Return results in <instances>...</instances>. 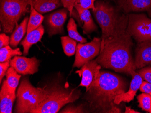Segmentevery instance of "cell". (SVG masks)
<instances>
[{"label":"cell","instance_id":"ac0fdd59","mask_svg":"<svg viewBox=\"0 0 151 113\" xmlns=\"http://www.w3.org/2000/svg\"><path fill=\"white\" fill-rule=\"evenodd\" d=\"M32 1L34 8L41 14L52 11L63 6L61 0H32Z\"/></svg>","mask_w":151,"mask_h":113},{"label":"cell","instance_id":"5b68a950","mask_svg":"<svg viewBox=\"0 0 151 113\" xmlns=\"http://www.w3.org/2000/svg\"><path fill=\"white\" fill-rule=\"evenodd\" d=\"M32 0H0V21L4 33L11 34L20 18L30 12Z\"/></svg>","mask_w":151,"mask_h":113},{"label":"cell","instance_id":"d4e9b609","mask_svg":"<svg viewBox=\"0 0 151 113\" xmlns=\"http://www.w3.org/2000/svg\"><path fill=\"white\" fill-rule=\"evenodd\" d=\"M139 107L143 110L151 113V96L142 92L137 97Z\"/></svg>","mask_w":151,"mask_h":113},{"label":"cell","instance_id":"30bf717a","mask_svg":"<svg viewBox=\"0 0 151 113\" xmlns=\"http://www.w3.org/2000/svg\"><path fill=\"white\" fill-rule=\"evenodd\" d=\"M40 60L36 57L27 58L25 56H15L10 60V66L18 74L23 75H34L39 71Z\"/></svg>","mask_w":151,"mask_h":113},{"label":"cell","instance_id":"7402d4cb","mask_svg":"<svg viewBox=\"0 0 151 113\" xmlns=\"http://www.w3.org/2000/svg\"><path fill=\"white\" fill-rule=\"evenodd\" d=\"M63 51L68 56H71L75 54L77 49V41L69 36H63L61 38Z\"/></svg>","mask_w":151,"mask_h":113},{"label":"cell","instance_id":"f1b7e54d","mask_svg":"<svg viewBox=\"0 0 151 113\" xmlns=\"http://www.w3.org/2000/svg\"><path fill=\"white\" fill-rule=\"evenodd\" d=\"M64 8H66L69 12L70 16L74 8V5L77 0H61Z\"/></svg>","mask_w":151,"mask_h":113},{"label":"cell","instance_id":"5bb4252c","mask_svg":"<svg viewBox=\"0 0 151 113\" xmlns=\"http://www.w3.org/2000/svg\"><path fill=\"white\" fill-rule=\"evenodd\" d=\"M135 52V64L137 69L151 65V40L138 43Z\"/></svg>","mask_w":151,"mask_h":113},{"label":"cell","instance_id":"4fadbf2b","mask_svg":"<svg viewBox=\"0 0 151 113\" xmlns=\"http://www.w3.org/2000/svg\"><path fill=\"white\" fill-rule=\"evenodd\" d=\"M130 75L132 76V80L130 84L129 88L127 92L115 97L114 102L116 105H119L122 102L129 103L133 101L143 82L142 77L135 71H133Z\"/></svg>","mask_w":151,"mask_h":113},{"label":"cell","instance_id":"8992f818","mask_svg":"<svg viewBox=\"0 0 151 113\" xmlns=\"http://www.w3.org/2000/svg\"><path fill=\"white\" fill-rule=\"evenodd\" d=\"M17 98L14 113H33L43 101V88L34 87L29 77H24L17 91Z\"/></svg>","mask_w":151,"mask_h":113},{"label":"cell","instance_id":"277c9868","mask_svg":"<svg viewBox=\"0 0 151 113\" xmlns=\"http://www.w3.org/2000/svg\"><path fill=\"white\" fill-rule=\"evenodd\" d=\"M44 99L33 113H56L66 104L80 97L81 90L66 87L57 81L42 87Z\"/></svg>","mask_w":151,"mask_h":113},{"label":"cell","instance_id":"4316f807","mask_svg":"<svg viewBox=\"0 0 151 113\" xmlns=\"http://www.w3.org/2000/svg\"><path fill=\"white\" fill-rule=\"evenodd\" d=\"M96 0H77L75 5L85 9H91L92 11H96L95 3Z\"/></svg>","mask_w":151,"mask_h":113},{"label":"cell","instance_id":"ffe728a7","mask_svg":"<svg viewBox=\"0 0 151 113\" xmlns=\"http://www.w3.org/2000/svg\"><path fill=\"white\" fill-rule=\"evenodd\" d=\"M44 18L45 17L43 15L37 11L31 5L30 16L27 26V34H28L31 31L35 30L42 25Z\"/></svg>","mask_w":151,"mask_h":113},{"label":"cell","instance_id":"7c38bea8","mask_svg":"<svg viewBox=\"0 0 151 113\" xmlns=\"http://www.w3.org/2000/svg\"><path fill=\"white\" fill-rule=\"evenodd\" d=\"M101 66L96 61L92 60L86 63L79 70L76 71L81 77V82L79 87H84L87 89L93 81L95 77L101 70Z\"/></svg>","mask_w":151,"mask_h":113},{"label":"cell","instance_id":"d6986e66","mask_svg":"<svg viewBox=\"0 0 151 113\" xmlns=\"http://www.w3.org/2000/svg\"><path fill=\"white\" fill-rule=\"evenodd\" d=\"M29 18L26 16L22 21L16 26L15 30L10 37V44L12 48H16L22 40L25 33H27V26Z\"/></svg>","mask_w":151,"mask_h":113},{"label":"cell","instance_id":"6da1fadb","mask_svg":"<svg viewBox=\"0 0 151 113\" xmlns=\"http://www.w3.org/2000/svg\"><path fill=\"white\" fill-rule=\"evenodd\" d=\"M128 84L124 78L106 71L98 72L82 97L90 113H120L114 103L115 97L127 91Z\"/></svg>","mask_w":151,"mask_h":113},{"label":"cell","instance_id":"603a6c76","mask_svg":"<svg viewBox=\"0 0 151 113\" xmlns=\"http://www.w3.org/2000/svg\"><path fill=\"white\" fill-rule=\"evenodd\" d=\"M77 24L76 23L73 18H71L67 25V30L68 36L77 42L81 43H85L87 42V39L81 36L78 32Z\"/></svg>","mask_w":151,"mask_h":113},{"label":"cell","instance_id":"ba28073f","mask_svg":"<svg viewBox=\"0 0 151 113\" xmlns=\"http://www.w3.org/2000/svg\"><path fill=\"white\" fill-rule=\"evenodd\" d=\"M101 39L95 37L90 43L77 45L73 68L82 67L86 63L98 56L101 51Z\"/></svg>","mask_w":151,"mask_h":113},{"label":"cell","instance_id":"9c48e42d","mask_svg":"<svg viewBox=\"0 0 151 113\" xmlns=\"http://www.w3.org/2000/svg\"><path fill=\"white\" fill-rule=\"evenodd\" d=\"M68 11L67 9L64 8L45 16L44 21L49 37L56 34L63 35L65 33L63 26L67 20Z\"/></svg>","mask_w":151,"mask_h":113},{"label":"cell","instance_id":"8fae6325","mask_svg":"<svg viewBox=\"0 0 151 113\" xmlns=\"http://www.w3.org/2000/svg\"><path fill=\"white\" fill-rule=\"evenodd\" d=\"M125 14L147 11L151 8V0H108Z\"/></svg>","mask_w":151,"mask_h":113},{"label":"cell","instance_id":"3957f363","mask_svg":"<svg viewBox=\"0 0 151 113\" xmlns=\"http://www.w3.org/2000/svg\"><path fill=\"white\" fill-rule=\"evenodd\" d=\"M96 11H92L102 30L101 50L108 40L126 32L128 14H124L108 0H96Z\"/></svg>","mask_w":151,"mask_h":113},{"label":"cell","instance_id":"44dd1931","mask_svg":"<svg viewBox=\"0 0 151 113\" xmlns=\"http://www.w3.org/2000/svg\"><path fill=\"white\" fill-rule=\"evenodd\" d=\"M6 82L10 91L16 92V89L19 83L21 75L12 67L8 68L6 75Z\"/></svg>","mask_w":151,"mask_h":113},{"label":"cell","instance_id":"cb8c5ba5","mask_svg":"<svg viewBox=\"0 0 151 113\" xmlns=\"http://www.w3.org/2000/svg\"><path fill=\"white\" fill-rule=\"evenodd\" d=\"M22 52L19 48L12 49L9 45L4 46L0 49V62H6L11 60V58L17 55H21Z\"/></svg>","mask_w":151,"mask_h":113},{"label":"cell","instance_id":"52a82bcc","mask_svg":"<svg viewBox=\"0 0 151 113\" xmlns=\"http://www.w3.org/2000/svg\"><path fill=\"white\" fill-rule=\"evenodd\" d=\"M126 32L138 43L151 40V18L144 13L128 14Z\"/></svg>","mask_w":151,"mask_h":113},{"label":"cell","instance_id":"4dcf8cb0","mask_svg":"<svg viewBox=\"0 0 151 113\" xmlns=\"http://www.w3.org/2000/svg\"><path fill=\"white\" fill-rule=\"evenodd\" d=\"M139 90L142 92L147 93L151 96V83L143 81L141 85Z\"/></svg>","mask_w":151,"mask_h":113},{"label":"cell","instance_id":"2e32d148","mask_svg":"<svg viewBox=\"0 0 151 113\" xmlns=\"http://www.w3.org/2000/svg\"><path fill=\"white\" fill-rule=\"evenodd\" d=\"M0 91V113H12L13 105L17 98L16 92L10 91L6 79L2 82Z\"/></svg>","mask_w":151,"mask_h":113},{"label":"cell","instance_id":"e0dca14e","mask_svg":"<svg viewBox=\"0 0 151 113\" xmlns=\"http://www.w3.org/2000/svg\"><path fill=\"white\" fill-rule=\"evenodd\" d=\"M45 33V28L43 25L36 28L35 30L27 34L25 38L20 43L23 48V55L26 56L29 54V49L33 45L41 41Z\"/></svg>","mask_w":151,"mask_h":113},{"label":"cell","instance_id":"484cf974","mask_svg":"<svg viewBox=\"0 0 151 113\" xmlns=\"http://www.w3.org/2000/svg\"><path fill=\"white\" fill-rule=\"evenodd\" d=\"M60 113H90L88 108H86L83 104L75 105L73 103L68 104L65 108L59 111Z\"/></svg>","mask_w":151,"mask_h":113},{"label":"cell","instance_id":"7a4b0ae2","mask_svg":"<svg viewBox=\"0 0 151 113\" xmlns=\"http://www.w3.org/2000/svg\"><path fill=\"white\" fill-rule=\"evenodd\" d=\"M133 45L132 37L126 31L107 40L95 60L103 68L130 75L137 69L131 54Z\"/></svg>","mask_w":151,"mask_h":113},{"label":"cell","instance_id":"1f68e13d","mask_svg":"<svg viewBox=\"0 0 151 113\" xmlns=\"http://www.w3.org/2000/svg\"><path fill=\"white\" fill-rule=\"evenodd\" d=\"M10 39L9 36L6 35L4 33L0 35V48H3L10 44Z\"/></svg>","mask_w":151,"mask_h":113},{"label":"cell","instance_id":"9a60e30c","mask_svg":"<svg viewBox=\"0 0 151 113\" xmlns=\"http://www.w3.org/2000/svg\"><path fill=\"white\" fill-rule=\"evenodd\" d=\"M74 8L78 14V23L82 28L83 34L89 35L92 32L97 31L98 28L94 23L89 10L83 9L77 5H74Z\"/></svg>","mask_w":151,"mask_h":113},{"label":"cell","instance_id":"f546056e","mask_svg":"<svg viewBox=\"0 0 151 113\" xmlns=\"http://www.w3.org/2000/svg\"><path fill=\"white\" fill-rule=\"evenodd\" d=\"M10 60L0 63V82L1 83L3 77L10 66Z\"/></svg>","mask_w":151,"mask_h":113},{"label":"cell","instance_id":"d6a6232c","mask_svg":"<svg viewBox=\"0 0 151 113\" xmlns=\"http://www.w3.org/2000/svg\"><path fill=\"white\" fill-rule=\"evenodd\" d=\"M125 113H140L139 111H136L134 109H132L130 107L125 106Z\"/></svg>","mask_w":151,"mask_h":113},{"label":"cell","instance_id":"836d02e7","mask_svg":"<svg viewBox=\"0 0 151 113\" xmlns=\"http://www.w3.org/2000/svg\"><path fill=\"white\" fill-rule=\"evenodd\" d=\"M147 12L149 17L151 18V8L147 11Z\"/></svg>","mask_w":151,"mask_h":113},{"label":"cell","instance_id":"83f0119b","mask_svg":"<svg viewBox=\"0 0 151 113\" xmlns=\"http://www.w3.org/2000/svg\"><path fill=\"white\" fill-rule=\"evenodd\" d=\"M137 72L142 77L143 80L151 83V66L141 68Z\"/></svg>","mask_w":151,"mask_h":113}]
</instances>
